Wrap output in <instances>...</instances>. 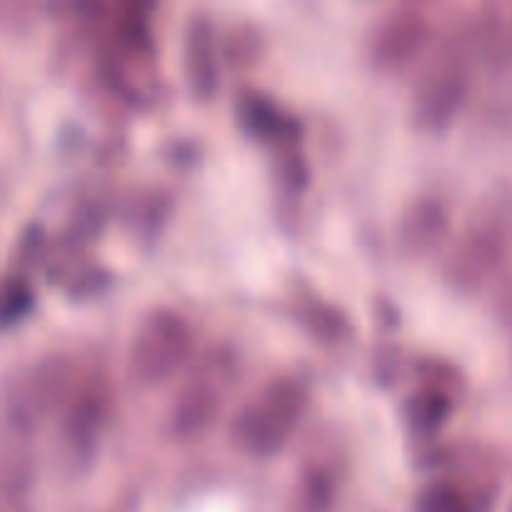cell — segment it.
Returning a JSON list of instances; mask_svg holds the SVG:
<instances>
[{"label":"cell","mask_w":512,"mask_h":512,"mask_svg":"<svg viewBox=\"0 0 512 512\" xmlns=\"http://www.w3.org/2000/svg\"><path fill=\"white\" fill-rule=\"evenodd\" d=\"M300 395L295 385L278 383L270 385L258 400L245 408L238 423L240 443L248 445L255 453H268L275 445L283 443L285 435L293 428L300 410Z\"/></svg>","instance_id":"1"},{"label":"cell","mask_w":512,"mask_h":512,"mask_svg":"<svg viewBox=\"0 0 512 512\" xmlns=\"http://www.w3.org/2000/svg\"><path fill=\"white\" fill-rule=\"evenodd\" d=\"M188 328L173 313H155L140 325L133 343V370L140 380H160L183 360Z\"/></svg>","instance_id":"2"},{"label":"cell","mask_w":512,"mask_h":512,"mask_svg":"<svg viewBox=\"0 0 512 512\" xmlns=\"http://www.w3.org/2000/svg\"><path fill=\"white\" fill-rule=\"evenodd\" d=\"M420 23L413 18H393L378 33V55L388 63H405L413 48H418Z\"/></svg>","instance_id":"3"}]
</instances>
